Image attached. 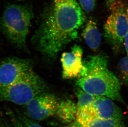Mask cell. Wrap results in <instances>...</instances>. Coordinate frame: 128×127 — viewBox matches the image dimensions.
Returning <instances> with one entry per match:
<instances>
[{
	"instance_id": "1",
	"label": "cell",
	"mask_w": 128,
	"mask_h": 127,
	"mask_svg": "<svg viewBox=\"0 0 128 127\" xmlns=\"http://www.w3.org/2000/svg\"><path fill=\"white\" fill-rule=\"evenodd\" d=\"M86 17L77 0H52L35 35L38 48L54 59L67 44L78 36Z\"/></svg>"
},
{
	"instance_id": "2",
	"label": "cell",
	"mask_w": 128,
	"mask_h": 127,
	"mask_svg": "<svg viewBox=\"0 0 128 127\" xmlns=\"http://www.w3.org/2000/svg\"><path fill=\"white\" fill-rule=\"evenodd\" d=\"M105 56H91L83 61V66L76 85L86 92L94 96L105 97L113 100L123 102L121 84L108 67Z\"/></svg>"
},
{
	"instance_id": "3",
	"label": "cell",
	"mask_w": 128,
	"mask_h": 127,
	"mask_svg": "<svg viewBox=\"0 0 128 127\" xmlns=\"http://www.w3.org/2000/svg\"><path fill=\"white\" fill-rule=\"evenodd\" d=\"M33 16L31 7L26 5L11 4L5 8L0 25L7 37L18 47L26 45Z\"/></svg>"
},
{
	"instance_id": "4",
	"label": "cell",
	"mask_w": 128,
	"mask_h": 127,
	"mask_svg": "<svg viewBox=\"0 0 128 127\" xmlns=\"http://www.w3.org/2000/svg\"><path fill=\"white\" fill-rule=\"evenodd\" d=\"M46 88L41 78L32 70L11 85L0 88V102L26 105L35 96L46 92Z\"/></svg>"
},
{
	"instance_id": "5",
	"label": "cell",
	"mask_w": 128,
	"mask_h": 127,
	"mask_svg": "<svg viewBox=\"0 0 128 127\" xmlns=\"http://www.w3.org/2000/svg\"><path fill=\"white\" fill-rule=\"evenodd\" d=\"M110 7L112 12L104 25V34L113 46L118 48L128 32V7L118 1Z\"/></svg>"
},
{
	"instance_id": "6",
	"label": "cell",
	"mask_w": 128,
	"mask_h": 127,
	"mask_svg": "<svg viewBox=\"0 0 128 127\" xmlns=\"http://www.w3.org/2000/svg\"><path fill=\"white\" fill-rule=\"evenodd\" d=\"M59 103L54 94L43 92L35 96L26 105L27 115L34 120H44L55 115Z\"/></svg>"
},
{
	"instance_id": "7",
	"label": "cell",
	"mask_w": 128,
	"mask_h": 127,
	"mask_svg": "<svg viewBox=\"0 0 128 127\" xmlns=\"http://www.w3.org/2000/svg\"><path fill=\"white\" fill-rule=\"evenodd\" d=\"M32 70L29 60L17 58H8L0 63V88L14 83Z\"/></svg>"
},
{
	"instance_id": "8",
	"label": "cell",
	"mask_w": 128,
	"mask_h": 127,
	"mask_svg": "<svg viewBox=\"0 0 128 127\" xmlns=\"http://www.w3.org/2000/svg\"><path fill=\"white\" fill-rule=\"evenodd\" d=\"M83 50L81 47L75 45L69 52H65L61 58L63 68V78L68 79L78 77L83 66Z\"/></svg>"
},
{
	"instance_id": "9",
	"label": "cell",
	"mask_w": 128,
	"mask_h": 127,
	"mask_svg": "<svg viewBox=\"0 0 128 127\" xmlns=\"http://www.w3.org/2000/svg\"><path fill=\"white\" fill-rule=\"evenodd\" d=\"M94 106L99 119L123 120L121 110L111 99L102 96L96 97Z\"/></svg>"
},
{
	"instance_id": "10",
	"label": "cell",
	"mask_w": 128,
	"mask_h": 127,
	"mask_svg": "<svg viewBox=\"0 0 128 127\" xmlns=\"http://www.w3.org/2000/svg\"><path fill=\"white\" fill-rule=\"evenodd\" d=\"M77 112V104L71 100H64L60 102L55 116L62 123L68 124L76 119Z\"/></svg>"
},
{
	"instance_id": "11",
	"label": "cell",
	"mask_w": 128,
	"mask_h": 127,
	"mask_svg": "<svg viewBox=\"0 0 128 127\" xmlns=\"http://www.w3.org/2000/svg\"><path fill=\"white\" fill-rule=\"evenodd\" d=\"M82 35L86 43L91 49L96 51L99 48L101 41V36L97 24L94 21H88Z\"/></svg>"
},
{
	"instance_id": "12",
	"label": "cell",
	"mask_w": 128,
	"mask_h": 127,
	"mask_svg": "<svg viewBox=\"0 0 128 127\" xmlns=\"http://www.w3.org/2000/svg\"><path fill=\"white\" fill-rule=\"evenodd\" d=\"M122 120L118 119H98L84 126L85 127H125Z\"/></svg>"
},
{
	"instance_id": "13",
	"label": "cell",
	"mask_w": 128,
	"mask_h": 127,
	"mask_svg": "<svg viewBox=\"0 0 128 127\" xmlns=\"http://www.w3.org/2000/svg\"><path fill=\"white\" fill-rule=\"evenodd\" d=\"M119 68L122 78L128 85V56L124 57L120 60Z\"/></svg>"
},
{
	"instance_id": "14",
	"label": "cell",
	"mask_w": 128,
	"mask_h": 127,
	"mask_svg": "<svg viewBox=\"0 0 128 127\" xmlns=\"http://www.w3.org/2000/svg\"><path fill=\"white\" fill-rule=\"evenodd\" d=\"M96 0H79L81 8L88 13L93 11L96 6Z\"/></svg>"
},
{
	"instance_id": "15",
	"label": "cell",
	"mask_w": 128,
	"mask_h": 127,
	"mask_svg": "<svg viewBox=\"0 0 128 127\" xmlns=\"http://www.w3.org/2000/svg\"><path fill=\"white\" fill-rule=\"evenodd\" d=\"M18 117L24 127H42L28 117L22 115H19Z\"/></svg>"
},
{
	"instance_id": "16",
	"label": "cell",
	"mask_w": 128,
	"mask_h": 127,
	"mask_svg": "<svg viewBox=\"0 0 128 127\" xmlns=\"http://www.w3.org/2000/svg\"><path fill=\"white\" fill-rule=\"evenodd\" d=\"M10 121L12 123L14 127H24L21 122L18 116H16L14 115H11L10 116Z\"/></svg>"
},
{
	"instance_id": "17",
	"label": "cell",
	"mask_w": 128,
	"mask_h": 127,
	"mask_svg": "<svg viewBox=\"0 0 128 127\" xmlns=\"http://www.w3.org/2000/svg\"><path fill=\"white\" fill-rule=\"evenodd\" d=\"M62 127H85L80 124L78 121L75 120L74 121L70 124H67L65 126Z\"/></svg>"
},
{
	"instance_id": "18",
	"label": "cell",
	"mask_w": 128,
	"mask_h": 127,
	"mask_svg": "<svg viewBox=\"0 0 128 127\" xmlns=\"http://www.w3.org/2000/svg\"><path fill=\"white\" fill-rule=\"evenodd\" d=\"M0 127H14L12 123H9L7 121L0 120Z\"/></svg>"
},
{
	"instance_id": "19",
	"label": "cell",
	"mask_w": 128,
	"mask_h": 127,
	"mask_svg": "<svg viewBox=\"0 0 128 127\" xmlns=\"http://www.w3.org/2000/svg\"><path fill=\"white\" fill-rule=\"evenodd\" d=\"M123 43L126 52L127 53V55L128 56V32L125 37L124 39V40Z\"/></svg>"
},
{
	"instance_id": "20",
	"label": "cell",
	"mask_w": 128,
	"mask_h": 127,
	"mask_svg": "<svg viewBox=\"0 0 128 127\" xmlns=\"http://www.w3.org/2000/svg\"><path fill=\"white\" fill-rule=\"evenodd\" d=\"M117 1H118V0H108L106 4L109 7H110L112 4L113 3H114Z\"/></svg>"
},
{
	"instance_id": "21",
	"label": "cell",
	"mask_w": 128,
	"mask_h": 127,
	"mask_svg": "<svg viewBox=\"0 0 128 127\" xmlns=\"http://www.w3.org/2000/svg\"></svg>"
},
{
	"instance_id": "22",
	"label": "cell",
	"mask_w": 128,
	"mask_h": 127,
	"mask_svg": "<svg viewBox=\"0 0 128 127\" xmlns=\"http://www.w3.org/2000/svg\"></svg>"
}]
</instances>
